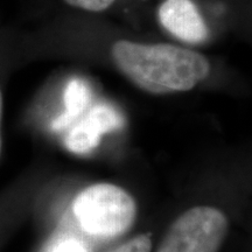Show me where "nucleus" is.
I'll return each instance as SVG.
<instances>
[{
  "mask_svg": "<svg viewBox=\"0 0 252 252\" xmlns=\"http://www.w3.org/2000/svg\"><path fill=\"white\" fill-rule=\"evenodd\" d=\"M111 54L119 70L150 94L191 90L210 72L203 55L167 43L144 45L121 40L112 46Z\"/></svg>",
  "mask_w": 252,
  "mask_h": 252,
  "instance_id": "1",
  "label": "nucleus"
},
{
  "mask_svg": "<svg viewBox=\"0 0 252 252\" xmlns=\"http://www.w3.org/2000/svg\"><path fill=\"white\" fill-rule=\"evenodd\" d=\"M72 210L84 231L102 237L125 234L137 217L133 197L111 184H97L82 190Z\"/></svg>",
  "mask_w": 252,
  "mask_h": 252,
  "instance_id": "2",
  "label": "nucleus"
},
{
  "mask_svg": "<svg viewBox=\"0 0 252 252\" xmlns=\"http://www.w3.org/2000/svg\"><path fill=\"white\" fill-rule=\"evenodd\" d=\"M228 230V219L220 210L190 208L173 223L157 252H219Z\"/></svg>",
  "mask_w": 252,
  "mask_h": 252,
  "instance_id": "3",
  "label": "nucleus"
},
{
  "mask_svg": "<svg viewBox=\"0 0 252 252\" xmlns=\"http://www.w3.org/2000/svg\"><path fill=\"white\" fill-rule=\"evenodd\" d=\"M125 119L115 106L97 104L69 131L65 137V146L75 154H87L99 145L105 133L121 130Z\"/></svg>",
  "mask_w": 252,
  "mask_h": 252,
  "instance_id": "4",
  "label": "nucleus"
},
{
  "mask_svg": "<svg viewBox=\"0 0 252 252\" xmlns=\"http://www.w3.org/2000/svg\"><path fill=\"white\" fill-rule=\"evenodd\" d=\"M162 26L169 33L188 43L207 40L208 30L191 0H166L159 9Z\"/></svg>",
  "mask_w": 252,
  "mask_h": 252,
  "instance_id": "5",
  "label": "nucleus"
},
{
  "mask_svg": "<svg viewBox=\"0 0 252 252\" xmlns=\"http://www.w3.org/2000/svg\"><path fill=\"white\" fill-rule=\"evenodd\" d=\"M91 91L87 82L72 78L64 90L65 112L54 122L55 130H62L75 122L90 105Z\"/></svg>",
  "mask_w": 252,
  "mask_h": 252,
  "instance_id": "6",
  "label": "nucleus"
},
{
  "mask_svg": "<svg viewBox=\"0 0 252 252\" xmlns=\"http://www.w3.org/2000/svg\"><path fill=\"white\" fill-rule=\"evenodd\" d=\"M151 250H152V241L150 236L140 235L111 252H151Z\"/></svg>",
  "mask_w": 252,
  "mask_h": 252,
  "instance_id": "7",
  "label": "nucleus"
},
{
  "mask_svg": "<svg viewBox=\"0 0 252 252\" xmlns=\"http://www.w3.org/2000/svg\"><path fill=\"white\" fill-rule=\"evenodd\" d=\"M74 7L89 12H103L111 6L115 0H64Z\"/></svg>",
  "mask_w": 252,
  "mask_h": 252,
  "instance_id": "8",
  "label": "nucleus"
},
{
  "mask_svg": "<svg viewBox=\"0 0 252 252\" xmlns=\"http://www.w3.org/2000/svg\"><path fill=\"white\" fill-rule=\"evenodd\" d=\"M54 252H88L87 249L76 241H65L55 249Z\"/></svg>",
  "mask_w": 252,
  "mask_h": 252,
  "instance_id": "9",
  "label": "nucleus"
},
{
  "mask_svg": "<svg viewBox=\"0 0 252 252\" xmlns=\"http://www.w3.org/2000/svg\"><path fill=\"white\" fill-rule=\"evenodd\" d=\"M1 115H2V94L0 91V156H1Z\"/></svg>",
  "mask_w": 252,
  "mask_h": 252,
  "instance_id": "10",
  "label": "nucleus"
}]
</instances>
